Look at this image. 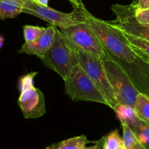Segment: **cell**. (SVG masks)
<instances>
[{
	"mask_svg": "<svg viewBox=\"0 0 149 149\" xmlns=\"http://www.w3.org/2000/svg\"><path fill=\"white\" fill-rule=\"evenodd\" d=\"M78 20L85 22L89 26L102 45L113 56L127 63H134L137 56L134 51L124 43L105 21L91 15L84 3L78 8H74Z\"/></svg>",
	"mask_w": 149,
	"mask_h": 149,
	"instance_id": "cell-1",
	"label": "cell"
},
{
	"mask_svg": "<svg viewBox=\"0 0 149 149\" xmlns=\"http://www.w3.org/2000/svg\"><path fill=\"white\" fill-rule=\"evenodd\" d=\"M101 58L107 80L118 104L133 107L136 97L140 93L139 89L121 64L112 57V54L106 48Z\"/></svg>",
	"mask_w": 149,
	"mask_h": 149,
	"instance_id": "cell-2",
	"label": "cell"
},
{
	"mask_svg": "<svg viewBox=\"0 0 149 149\" xmlns=\"http://www.w3.org/2000/svg\"><path fill=\"white\" fill-rule=\"evenodd\" d=\"M40 60L45 67L58 73L64 81L69 76L73 67L79 64L74 49L57 27L52 45Z\"/></svg>",
	"mask_w": 149,
	"mask_h": 149,
	"instance_id": "cell-3",
	"label": "cell"
},
{
	"mask_svg": "<svg viewBox=\"0 0 149 149\" xmlns=\"http://www.w3.org/2000/svg\"><path fill=\"white\" fill-rule=\"evenodd\" d=\"M64 81L66 94L72 101L95 102L109 106L101 91L80 64L73 67Z\"/></svg>",
	"mask_w": 149,
	"mask_h": 149,
	"instance_id": "cell-4",
	"label": "cell"
},
{
	"mask_svg": "<svg viewBox=\"0 0 149 149\" xmlns=\"http://www.w3.org/2000/svg\"><path fill=\"white\" fill-rule=\"evenodd\" d=\"M70 44L77 54L79 60V64L83 67L86 73L89 76L91 81L95 84L99 90L101 91L108 102L109 107L114 110L118 104L116 100L110 83L107 80L102 58L78 49L73 46L70 42Z\"/></svg>",
	"mask_w": 149,
	"mask_h": 149,
	"instance_id": "cell-5",
	"label": "cell"
},
{
	"mask_svg": "<svg viewBox=\"0 0 149 149\" xmlns=\"http://www.w3.org/2000/svg\"><path fill=\"white\" fill-rule=\"evenodd\" d=\"M67 40L76 48L102 58L104 48L100 42L91 29L84 21L65 28L59 29Z\"/></svg>",
	"mask_w": 149,
	"mask_h": 149,
	"instance_id": "cell-6",
	"label": "cell"
},
{
	"mask_svg": "<svg viewBox=\"0 0 149 149\" xmlns=\"http://www.w3.org/2000/svg\"><path fill=\"white\" fill-rule=\"evenodd\" d=\"M111 10L115 13L113 21H107V24L127 34L141 37L149 41V25L140 24L134 16L135 3L129 5H113Z\"/></svg>",
	"mask_w": 149,
	"mask_h": 149,
	"instance_id": "cell-7",
	"label": "cell"
},
{
	"mask_svg": "<svg viewBox=\"0 0 149 149\" xmlns=\"http://www.w3.org/2000/svg\"><path fill=\"white\" fill-rule=\"evenodd\" d=\"M22 3V13L32 15L40 18L52 26L59 29L65 28L79 22L75 10L70 13L60 12V11L42 6L33 2L32 0H21Z\"/></svg>",
	"mask_w": 149,
	"mask_h": 149,
	"instance_id": "cell-8",
	"label": "cell"
},
{
	"mask_svg": "<svg viewBox=\"0 0 149 149\" xmlns=\"http://www.w3.org/2000/svg\"><path fill=\"white\" fill-rule=\"evenodd\" d=\"M18 104L26 118H39L45 113L44 94L35 87L21 92Z\"/></svg>",
	"mask_w": 149,
	"mask_h": 149,
	"instance_id": "cell-9",
	"label": "cell"
},
{
	"mask_svg": "<svg viewBox=\"0 0 149 149\" xmlns=\"http://www.w3.org/2000/svg\"><path fill=\"white\" fill-rule=\"evenodd\" d=\"M56 27L51 25L46 28V31L43 35L35 42L25 43L18 51L20 54H26L29 55H34L40 58L43 56L49 50L54 40Z\"/></svg>",
	"mask_w": 149,
	"mask_h": 149,
	"instance_id": "cell-10",
	"label": "cell"
},
{
	"mask_svg": "<svg viewBox=\"0 0 149 149\" xmlns=\"http://www.w3.org/2000/svg\"><path fill=\"white\" fill-rule=\"evenodd\" d=\"M110 26L115 31L120 39L134 51L139 59L147 64L149 63V41L141 37L127 34L111 26Z\"/></svg>",
	"mask_w": 149,
	"mask_h": 149,
	"instance_id": "cell-11",
	"label": "cell"
},
{
	"mask_svg": "<svg viewBox=\"0 0 149 149\" xmlns=\"http://www.w3.org/2000/svg\"><path fill=\"white\" fill-rule=\"evenodd\" d=\"M135 115L139 120L149 127V97L140 92L137 94L133 105Z\"/></svg>",
	"mask_w": 149,
	"mask_h": 149,
	"instance_id": "cell-12",
	"label": "cell"
},
{
	"mask_svg": "<svg viewBox=\"0 0 149 149\" xmlns=\"http://www.w3.org/2000/svg\"><path fill=\"white\" fill-rule=\"evenodd\" d=\"M21 0H0V19L15 18L22 13Z\"/></svg>",
	"mask_w": 149,
	"mask_h": 149,
	"instance_id": "cell-13",
	"label": "cell"
},
{
	"mask_svg": "<svg viewBox=\"0 0 149 149\" xmlns=\"http://www.w3.org/2000/svg\"><path fill=\"white\" fill-rule=\"evenodd\" d=\"M88 143L91 142L87 139L86 136L81 135L54 143L49 146V149H81Z\"/></svg>",
	"mask_w": 149,
	"mask_h": 149,
	"instance_id": "cell-14",
	"label": "cell"
},
{
	"mask_svg": "<svg viewBox=\"0 0 149 149\" xmlns=\"http://www.w3.org/2000/svg\"><path fill=\"white\" fill-rule=\"evenodd\" d=\"M134 133L145 149H149V127L137 118L134 122L128 125Z\"/></svg>",
	"mask_w": 149,
	"mask_h": 149,
	"instance_id": "cell-15",
	"label": "cell"
},
{
	"mask_svg": "<svg viewBox=\"0 0 149 149\" xmlns=\"http://www.w3.org/2000/svg\"><path fill=\"white\" fill-rule=\"evenodd\" d=\"M117 118L121 121V124L130 125L137 120L133 107L124 104H118L114 109Z\"/></svg>",
	"mask_w": 149,
	"mask_h": 149,
	"instance_id": "cell-16",
	"label": "cell"
},
{
	"mask_svg": "<svg viewBox=\"0 0 149 149\" xmlns=\"http://www.w3.org/2000/svg\"><path fill=\"white\" fill-rule=\"evenodd\" d=\"M123 130V140L125 149H145L131 129L126 124H121Z\"/></svg>",
	"mask_w": 149,
	"mask_h": 149,
	"instance_id": "cell-17",
	"label": "cell"
},
{
	"mask_svg": "<svg viewBox=\"0 0 149 149\" xmlns=\"http://www.w3.org/2000/svg\"><path fill=\"white\" fill-rule=\"evenodd\" d=\"M137 79L139 86L142 88L140 92L144 93L149 97V63L147 64L142 61V64L139 65L137 71Z\"/></svg>",
	"mask_w": 149,
	"mask_h": 149,
	"instance_id": "cell-18",
	"label": "cell"
},
{
	"mask_svg": "<svg viewBox=\"0 0 149 149\" xmlns=\"http://www.w3.org/2000/svg\"><path fill=\"white\" fill-rule=\"evenodd\" d=\"M103 137V149H125L124 140L118 130L111 132Z\"/></svg>",
	"mask_w": 149,
	"mask_h": 149,
	"instance_id": "cell-19",
	"label": "cell"
},
{
	"mask_svg": "<svg viewBox=\"0 0 149 149\" xmlns=\"http://www.w3.org/2000/svg\"><path fill=\"white\" fill-rule=\"evenodd\" d=\"M46 31V28L36 26L25 25L24 26V35L25 42H35L44 34Z\"/></svg>",
	"mask_w": 149,
	"mask_h": 149,
	"instance_id": "cell-20",
	"label": "cell"
},
{
	"mask_svg": "<svg viewBox=\"0 0 149 149\" xmlns=\"http://www.w3.org/2000/svg\"><path fill=\"white\" fill-rule=\"evenodd\" d=\"M37 74V72H32L25 74V75H24V76L20 78L18 86H19V90L21 92L34 87V79Z\"/></svg>",
	"mask_w": 149,
	"mask_h": 149,
	"instance_id": "cell-21",
	"label": "cell"
},
{
	"mask_svg": "<svg viewBox=\"0 0 149 149\" xmlns=\"http://www.w3.org/2000/svg\"><path fill=\"white\" fill-rule=\"evenodd\" d=\"M134 16L140 24L149 25V8L144 10L136 9Z\"/></svg>",
	"mask_w": 149,
	"mask_h": 149,
	"instance_id": "cell-22",
	"label": "cell"
},
{
	"mask_svg": "<svg viewBox=\"0 0 149 149\" xmlns=\"http://www.w3.org/2000/svg\"><path fill=\"white\" fill-rule=\"evenodd\" d=\"M135 7L136 9H148L149 0H137V2L135 3Z\"/></svg>",
	"mask_w": 149,
	"mask_h": 149,
	"instance_id": "cell-23",
	"label": "cell"
},
{
	"mask_svg": "<svg viewBox=\"0 0 149 149\" xmlns=\"http://www.w3.org/2000/svg\"><path fill=\"white\" fill-rule=\"evenodd\" d=\"M69 2L72 5L73 8H78L83 3L82 0H69Z\"/></svg>",
	"mask_w": 149,
	"mask_h": 149,
	"instance_id": "cell-24",
	"label": "cell"
},
{
	"mask_svg": "<svg viewBox=\"0 0 149 149\" xmlns=\"http://www.w3.org/2000/svg\"><path fill=\"white\" fill-rule=\"evenodd\" d=\"M32 1L38 5H42V6H48L49 0H32Z\"/></svg>",
	"mask_w": 149,
	"mask_h": 149,
	"instance_id": "cell-25",
	"label": "cell"
},
{
	"mask_svg": "<svg viewBox=\"0 0 149 149\" xmlns=\"http://www.w3.org/2000/svg\"><path fill=\"white\" fill-rule=\"evenodd\" d=\"M103 140H104V137H102L100 140L96 142V145H97V148L96 149H103L102 145H103Z\"/></svg>",
	"mask_w": 149,
	"mask_h": 149,
	"instance_id": "cell-26",
	"label": "cell"
},
{
	"mask_svg": "<svg viewBox=\"0 0 149 149\" xmlns=\"http://www.w3.org/2000/svg\"><path fill=\"white\" fill-rule=\"evenodd\" d=\"M4 42H5V38L3 36L0 34V48H2V47L3 46Z\"/></svg>",
	"mask_w": 149,
	"mask_h": 149,
	"instance_id": "cell-27",
	"label": "cell"
},
{
	"mask_svg": "<svg viewBox=\"0 0 149 149\" xmlns=\"http://www.w3.org/2000/svg\"><path fill=\"white\" fill-rule=\"evenodd\" d=\"M96 148H97V145H96V142H95V145H94V146H88V147H87V146H84V147H83L81 149H96Z\"/></svg>",
	"mask_w": 149,
	"mask_h": 149,
	"instance_id": "cell-28",
	"label": "cell"
},
{
	"mask_svg": "<svg viewBox=\"0 0 149 149\" xmlns=\"http://www.w3.org/2000/svg\"><path fill=\"white\" fill-rule=\"evenodd\" d=\"M44 149H49V147H47V148H44Z\"/></svg>",
	"mask_w": 149,
	"mask_h": 149,
	"instance_id": "cell-29",
	"label": "cell"
}]
</instances>
